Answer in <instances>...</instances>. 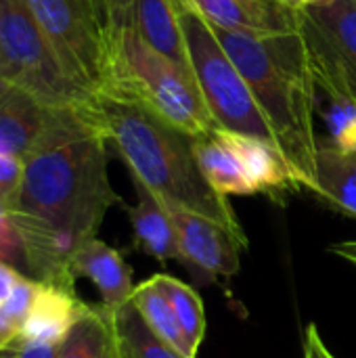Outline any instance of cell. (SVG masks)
Masks as SVG:
<instances>
[{"mask_svg":"<svg viewBox=\"0 0 356 358\" xmlns=\"http://www.w3.org/2000/svg\"><path fill=\"white\" fill-rule=\"evenodd\" d=\"M122 203L109 180V143L82 107L55 109L23 157L13 220L23 239L25 277L76 289L73 254Z\"/></svg>","mask_w":356,"mask_h":358,"instance_id":"cell-1","label":"cell"},{"mask_svg":"<svg viewBox=\"0 0 356 358\" xmlns=\"http://www.w3.org/2000/svg\"><path fill=\"white\" fill-rule=\"evenodd\" d=\"M82 109L122 157L132 180L145 185L168 208L212 218L248 241L229 197L218 195L204 178L189 134L134 101L105 92H94Z\"/></svg>","mask_w":356,"mask_h":358,"instance_id":"cell-2","label":"cell"},{"mask_svg":"<svg viewBox=\"0 0 356 358\" xmlns=\"http://www.w3.org/2000/svg\"><path fill=\"white\" fill-rule=\"evenodd\" d=\"M212 29L248 82L298 187L313 193L319 151L317 84L302 31L256 38L214 25Z\"/></svg>","mask_w":356,"mask_h":358,"instance_id":"cell-3","label":"cell"},{"mask_svg":"<svg viewBox=\"0 0 356 358\" xmlns=\"http://www.w3.org/2000/svg\"><path fill=\"white\" fill-rule=\"evenodd\" d=\"M97 92L134 101L191 138L218 130L193 73L149 46L134 27L105 29L103 82Z\"/></svg>","mask_w":356,"mask_h":358,"instance_id":"cell-4","label":"cell"},{"mask_svg":"<svg viewBox=\"0 0 356 358\" xmlns=\"http://www.w3.org/2000/svg\"><path fill=\"white\" fill-rule=\"evenodd\" d=\"M178 2L189 69L218 128L277 145L260 105L212 25L185 0Z\"/></svg>","mask_w":356,"mask_h":358,"instance_id":"cell-5","label":"cell"},{"mask_svg":"<svg viewBox=\"0 0 356 358\" xmlns=\"http://www.w3.org/2000/svg\"><path fill=\"white\" fill-rule=\"evenodd\" d=\"M0 76L55 109L92 99L59 65L29 0H0Z\"/></svg>","mask_w":356,"mask_h":358,"instance_id":"cell-6","label":"cell"},{"mask_svg":"<svg viewBox=\"0 0 356 358\" xmlns=\"http://www.w3.org/2000/svg\"><path fill=\"white\" fill-rule=\"evenodd\" d=\"M29 4L67 78L94 94L103 82L105 29L92 0H29Z\"/></svg>","mask_w":356,"mask_h":358,"instance_id":"cell-7","label":"cell"},{"mask_svg":"<svg viewBox=\"0 0 356 358\" xmlns=\"http://www.w3.org/2000/svg\"><path fill=\"white\" fill-rule=\"evenodd\" d=\"M317 90L356 96V2L325 0L298 10Z\"/></svg>","mask_w":356,"mask_h":358,"instance_id":"cell-8","label":"cell"},{"mask_svg":"<svg viewBox=\"0 0 356 358\" xmlns=\"http://www.w3.org/2000/svg\"><path fill=\"white\" fill-rule=\"evenodd\" d=\"M183 264L189 266L195 277L214 281L231 279L239 271L241 252L248 248V241L225 229L212 218L170 208Z\"/></svg>","mask_w":356,"mask_h":358,"instance_id":"cell-9","label":"cell"},{"mask_svg":"<svg viewBox=\"0 0 356 358\" xmlns=\"http://www.w3.org/2000/svg\"><path fill=\"white\" fill-rule=\"evenodd\" d=\"M210 25L245 36H275L300 29V8L266 0H185Z\"/></svg>","mask_w":356,"mask_h":358,"instance_id":"cell-10","label":"cell"},{"mask_svg":"<svg viewBox=\"0 0 356 358\" xmlns=\"http://www.w3.org/2000/svg\"><path fill=\"white\" fill-rule=\"evenodd\" d=\"M71 271L76 279L84 277L97 287L101 304L111 313L124 308L132 300L134 283L130 266L115 248L107 245L99 237H92L80 245L73 254Z\"/></svg>","mask_w":356,"mask_h":358,"instance_id":"cell-11","label":"cell"},{"mask_svg":"<svg viewBox=\"0 0 356 358\" xmlns=\"http://www.w3.org/2000/svg\"><path fill=\"white\" fill-rule=\"evenodd\" d=\"M84 308L86 302L80 300L76 289L38 281L34 304L19 331V344L59 346L82 317Z\"/></svg>","mask_w":356,"mask_h":358,"instance_id":"cell-12","label":"cell"},{"mask_svg":"<svg viewBox=\"0 0 356 358\" xmlns=\"http://www.w3.org/2000/svg\"><path fill=\"white\" fill-rule=\"evenodd\" d=\"M220 134L237 153L256 195H269L281 201V197L300 189L290 164L275 143L229 130H220Z\"/></svg>","mask_w":356,"mask_h":358,"instance_id":"cell-13","label":"cell"},{"mask_svg":"<svg viewBox=\"0 0 356 358\" xmlns=\"http://www.w3.org/2000/svg\"><path fill=\"white\" fill-rule=\"evenodd\" d=\"M55 107L25 88L10 86L0 96V155L23 159L42 136Z\"/></svg>","mask_w":356,"mask_h":358,"instance_id":"cell-14","label":"cell"},{"mask_svg":"<svg viewBox=\"0 0 356 358\" xmlns=\"http://www.w3.org/2000/svg\"><path fill=\"white\" fill-rule=\"evenodd\" d=\"M132 182L136 191V203L128 208V218L132 224L134 248H138L143 254L159 262H168V260L183 262L178 235L170 208L145 185H141L138 180Z\"/></svg>","mask_w":356,"mask_h":358,"instance_id":"cell-15","label":"cell"},{"mask_svg":"<svg viewBox=\"0 0 356 358\" xmlns=\"http://www.w3.org/2000/svg\"><path fill=\"white\" fill-rule=\"evenodd\" d=\"M134 29L157 52L172 59L183 69L191 71L180 25L178 0H136Z\"/></svg>","mask_w":356,"mask_h":358,"instance_id":"cell-16","label":"cell"},{"mask_svg":"<svg viewBox=\"0 0 356 358\" xmlns=\"http://www.w3.org/2000/svg\"><path fill=\"white\" fill-rule=\"evenodd\" d=\"M193 153L204 178L218 195H256L237 153L229 147L220 128L212 134L193 138Z\"/></svg>","mask_w":356,"mask_h":358,"instance_id":"cell-17","label":"cell"},{"mask_svg":"<svg viewBox=\"0 0 356 358\" xmlns=\"http://www.w3.org/2000/svg\"><path fill=\"white\" fill-rule=\"evenodd\" d=\"M57 358H122L113 313L103 304H86L82 317L57 346Z\"/></svg>","mask_w":356,"mask_h":358,"instance_id":"cell-18","label":"cell"},{"mask_svg":"<svg viewBox=\"0 0 356 358\" xmlns=\"http://www.w3.org/2000/svg\"><path fill=\"white\" fill-rule=\"evenodd\" d=\"M313 195L334 210L356 218V153H340L319 138Z\"/></svg>","mask_w":356,"mask_h":358,"instance_id":"cell-19","label":"cell"},{"mask_svg":"<svg viewBox=\"0 0 356 358\" xmlns=\"http://www.w3.org/2000/svg\"><path fill=\"white\" fill-rule=\"evenodd\" d=\"M130 302L134 304V308L138 310V315L143 317V321L151 327V331L155 336H159L166 344L176 348L183 357L197 358L193 355L180 325L176 321V315H174L155 275L134 287Z\"/></svg>","mask_w":356,"mask_h":358,"instance_id":"cell-20","label":"cell"},{"mask_svg":"<svg viewBox=\"0 0 356 358\" xmlns=\"http://www.w3.org/2000/svg\"><path fill=\"white\" fill-rule=\"evenodd\" d=\"M113 325L122 358H187L151 331L132 302L113 313Z\"/></svg>","mask_w":356,"mask_h":358,"instance_id":"cell-21","label":"cell"},{"mask_svg":"<svg viewBox=\"0 0 356 358\" xmlns=\"http://www.w3.org/2000/svg\"><path fill=\"white\" fill-rule=\"evenodd\" d=\"M174 315H176V321L193 350V355L197 357L199 352V346L206 338V310H204V302L201 298L197 296V292L187 285L185 281L172 277V275H155Z\"/></svg>","mask_w":356,"mask_h":358,"instance_id":"cell-22","label":"cell"},{"mask_svg":"<svg viewBox=\"0 0 356 358\" xmlns=\"http://www.w3.org/2000/svg\"><path fill=\"white\" fill-rule=\"evenodd\" d=\"M317 113L327 128L321 141L340 153H356V96L317 90Z\"/></svg>","mask_w":356,"mask_h":358,"instance_id":"cell-23","label":"cell"},{"mask_svg":"<svg viewBox=\"0 0 356 358\" xmlns=\"http://www.w3.org/2000/svg\"><path fill=\"white\" fill-rule=\"evenodd\" d=\"M36 292H38V281L23 275V277L15 283V287L10 289V294H8V298L4 300V304L0 306L2 315H4L8 321H13V323L19 327V331H21V325H23V321H25V317H27V313H29V308H31V304H34Z\"/></svg>","mask_w":356,"mask_h":358,"instance_id":"cell-24","label":"cell"},{"mask_svg":"<svg viewBox=\"0 0 356 358\" xmlns=\"http://www.w3.org/2000/svg\"><path fill=\"white\" fill-rule=\"evenodd\" d=\"M103 29L113 27H134L136 0H92Z\"/></svg>","mask_w":356,"mask_h":358,"instance_id":"cell-25","label":"cell"},{"mask_svg":"<svg viewBox=\"0 0 356 358\" xmlns=\"http://www.w3.org/2000/svg\"><path fill=\"white\" fill-rule=\"evenodd\" d=\"M23 178V159L0 155V201L8 208L15 206Z\"/></svg>","mask_w":356,"mask_h":358,"instance_id":"cell-26","label":"cell"},{"mask_svg":"<svg viewBox=\"0 0 356 358\" xmlns=\"http://www.w3.org/2000/svg\"><path fill=\"white\" fill-rule=\"evenodd\" d=\"M304 342H306L304 344V358H336L327 350V346L323 344V340H321L315 325H311L306 329V340Z\"/></svg>","mask_w":356,"mask_h":358,"instance_id":"cell-27","label":"cell"},{"mask_svg":"<svg viewBox=\"0 0 356 358\" xmlns=\"http://www.w3.org/2000/svg\"><path fill=\"white\" fill-rule=\"evenodd\" d=\"M19 344V327L0 310V352H8Z\"/></svg>","mask_w":356,"mask_h":358,"instance_id":"cell-28","label":"cell"},{"mask_svg":"<svg viewBox=\"0 0 356 358\" xmlns=\"http://www.w3.org/2000/svg\"><path fill=\"white\" fill-rule=\"evenodd\" d=\"M23 277L21 271H17L15 266L6 264V262H0V306L4 304V300L8 298L10 289L15 287V283Z\"/></svg>","mask_w":356,"mask_h":358,"instance_id":"cell-29","label":"cell"},{"mask_svg":"<svg viewBox=\"0 0 356 358\" xmlns=\"http://www.w3.org/2000/svg\"><path fill=\"white\" fill-rule=\"evenodd\" d=\"M15 358H57V346L42 344H17Z\"/></svg>","mask_w":356,"mask_h":358,"instance_id":"cell-30","label":"cell"},{"mask_svg":"<svg viewBox=\"0 0 356 358\" xmlns=\"http://www.w3.org/2000/svg\"><path fill=\"white\" fill-rule=\"evenodd\" d=\"M279 4H283V6H290V8H302L300 6V0H277Z\"/></svg>","mask_w":356,"mask_h":358,"instance_id":"cell-31","label":"cell"},{"mask_svg":"<svg viewBox=\"0 0 356 358\" xmlns=\"http://www.w3.org/2000/svg\"><path fill=\"white\" fill-rule=\"evenodd\" d=\"M10 86H13V84H10L8 80H4V78L0 76V96H2V94H4V92H6V90L10 88Z\"/></svg>","mask_w":356,"mask_h":358,"instance_id":"cell-32","label":"cell"},{"mask_svg":"<svg viewBox=\"0 0 356 358\" xmlns=\"http://www.w3.org/2000/svg\"><path fill=\"white\" fill-rule=\"evenodd\" d=\"M317 2H325V0H300V6H306V4H317Z\"/></svg>","mask_w":356,"mask_h":358,"instance_id":"cell-33","label":"cell"},{"mask_svg":"<svg viewBox=\"0 0 356 358\" xmlns=\"http://www.w3.org/2000/svg\"><path fill=\"white\" fill-rule=\"evenodd\" d=\"M0 358H15V348L8 350V352H0Z\"/></svg>","mask_w":356,"mask_h":358,"instance_id":"cell-34","label":"cell"},{"mask_svg":"<svg viewBox=\"0 0 356 358\" xmlns=\"http://www.w3.org/2000/svg\"><path fill=\"white\" fill-rule=\"evenodd\" d=\"M266 2H277V0H266Z\"/></svg>","mask_w":356,"mask_h":358,"instance_id":"cell-35","label":"cell"},{"mask_svg":"<svg viewBox=\"0 0 356 358\" xmlns=\"http://www.w3.org/2000/svg\"><path fill=\"white\" fill-rule=\"evenodd\" d=\"M355 2H356V0H355Z\"/></svg>","mask_w":356,"mask_h":358,"instance_id":"cell-36","label":"cell"}]
</instances>
